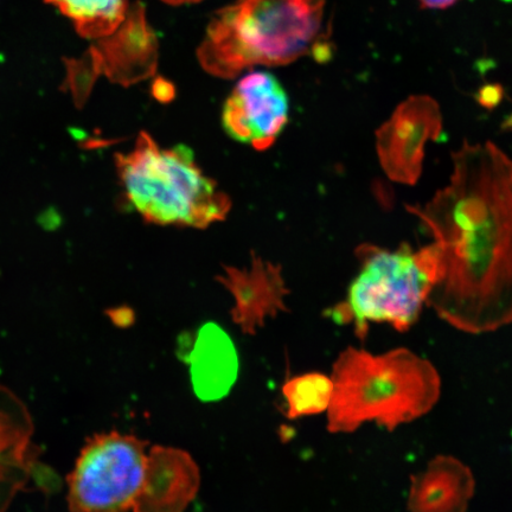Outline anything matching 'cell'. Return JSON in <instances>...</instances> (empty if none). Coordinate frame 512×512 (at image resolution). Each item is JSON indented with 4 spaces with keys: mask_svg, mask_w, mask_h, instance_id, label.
I'll return each instance as SVG.
<instances>
[{
    "mask_svg": "<svg viewBox=\"0 0 512 512\" xmlns=\"http://www.w3.org/2000/svg\"><path fill=\"white\" fill-rule=\"evenodd\" d=\"M452 166L445 188L406 208L439 253L427 305L459 331L486 334L512 323V160L494 143L465 142Z\"/></svg>",
    "mask_w": 512,
    "mask_h": 512,
    "instance_id": "1",
    "label": "cell"
},
{
    "mask_svg": "<svg viewBox=\"0 0 512 512\" xmlns=\"http://www.w3.org/2000/svg\"><path fill=\"white\" fill-rule=\"evenodd\" d=\"M325 0H236L216 11L198 48L210 75L234 79L255 66H285L306 55L330 56Z\"/></svg>",
    "mask_w": 512,
    "mask_h": 512,
    "instance_id": "2",
    "label": "cell"
},
{
    "mask_svg": "<svg viewBox=\"0 0 512 512\" xmlns=\"http://www.w3.org/2000/svg\"><path fill=\"white\" fill-rule=\"evenodd\" d=\"M328 408L331 433H351L366 422L393 431L430 413L441 394V379L426 358L408 349L373 355L341 352L332 370Z\"/></svg>",
    "mask_w": 512,
    "mask_h": 512,
    "instance_id": "3",
    "label": "cell"
},
{
    "mask_svg": "<svg viewBox=\"0 0 512 512\" xmlns=\"http://www.w3.org/2000/svg\"><path fill=\"white\" fill-rule=\"evenodd\" d=\"M115 164L126 200L147 222L207 228L226 219L232 208L188 146L162 149L149 133L140 132L133 150L115 156Z\"/></svg>",
    "mask_w": 512,
    "mask_h": 512,
    "instance_id": "4",
    "label": "cell"
},
{
    "mask_svg": "<svg viewBox=\"0 0 512 512\" xmlns=\"http://www.w3.org/2000/svg\"><path fill=\"white\" fill-rule=\"evenodd\" d=\"M357 256L360 272L331 317L339 324L354 325L360 338L367 335L369 323H386L400 332L411 329L440 277L437 247L431 243L413 251L403 245L390 251L364 245Z\"/></svg>",
    "mask_w": 512,
    "mask_h": 512,
    "instance_id": "5",
    "label": "cell"
},
{
    "mask_svg": "<svg viewBox=\"0 0 512 512\" xmlns=\"http://www.w3.org/2000/svg\"><path fill=\"white\" fill-rule=\"evenodd\" d=\"M147 443L117 431L87 439L67 477L72 512H127L144 482Z\"/></svg>",
    "mask_w": 512,
    "mask_h": 512,
    "instance_id": "6",
    "label": "cell"
},
{
    "mask_svg": "<svg viewBox=\"0 0 512 512\" xmlns=\"http://www.w3.org/2000/svg\"><path fill=\"white\" fill-rule=\"evenodd\" d=\"M441 131L443 114L438 102L428 95L409 96L376 133L383 171L396 183H418L426 146L435 142Z\"/></svg>",
    "mask_w": 512,
    "mask_h": 512,
    "instance_id": "7",
    "label": "cell"
},
{
    "mask_svg": "<svg viewBox=\"0 0 512 512\" xmlns=\"http://www.w3.org/2000/svg\"><path fill=\"white\" fill-rule=\"evenodd\" d=\"M290 101L274 75L254 72L242 78L224 102L222 125L236 142L265 151L288 123Z\"/></svg>",
    "mask_w": 512,
    "mask_h": 512,
    "instance_id": "8",
    "label": "cell"
},
{
    "mask_svg": "<svg viewBox=\"0 0 512 512\" xmlns=\"http://www.w3.org/2000/svg\"><path fill=\"white\" fill-rule=\"evenodd\" d=\"M200 486V467L188 452L153 446L147 453L144 482L132 511L184 512Z\"/></svg>",
    "mask_w": 512,
    "mask_h": 512,
    "instance_id": "9",
    "label": "cell"
},
{
    "mask_svg": "<svg viewBox=\"0 0 512 512\" xmlns=\"http://www.w3.org/2000/svg\"><path fill=\"white\" fill-rule=\"evenodd\" d=\"M96 50L93 63L99 73H105L112 82L132 86L151 78L158 63V43L149 25L145 10L137 4L128 12L125 22L113 37Z\"/></svg>",
    "mask_w": 512,
    "mask_h": 512,
    "instance_id": "10",
    "label": "cell"
},
{
    "mask_svg": "<svg viewBox=\"0 0 512 512\" xmlns=\"http://www.w3.org/2000/svg\"><path fill=\"white\" fill-rule=\"evenodd\" d=\"M220 280L235 299L232 316L243 334L254 335L267 318L285 310V284L277 268L256 259L249 270L227 268Z\"/></svg>",
    "mask_w": 512,
    "mask_h": 512,
    "instance_id": "11",
    "label": "cell"
},
{
    "mask_svg": "<svg viewBox=\"0 0 512 512\" xmlns=\"http://www.w3.org/2000/svg\"><path fill=\"white\" fill-rule=\"evenodd\" d=\"M476 491L469 466L451 456H438L412 477L409 512H466Z\"/></svg>",
    "mask_w": 512,
    "mask_h": 512,
    "instance_id": "12",
    "label": "cell"
},
{
    "mask_svg": "<svg viewBox=\"0 0 512 512\" xmlns=\"http://www.w3.org/2000/svg\"><path fill=\"white\" fill-rule=\"evenodd\" d=\"M32 425L27 409L0 387V512L28 483Z\"/></svg>",
    "mask_w": 512,
    "mask_h": 512,
    "instance_id": "13",
    "label": "cell"
},
{
    "mask_svg": "<svg viewBox=\"0 0 512 512\" xmlns=\"http://www.w3.org/2000/svg\"><path fill=\"white\" fill-rule=\"evenodd\" d=\"M192 360V380L202 399H217L227 393L236 375V356L226 334L214 324L198 335Z\"/></svg>",
    "mask_w": 512,
    "mask_h": 512,
    "instance_id": "14",
    "label": "cell"
},
{
    "mask_svg": "<svg viewBox=\"0 0 512 512\" xmlns=\"http://www.w3.org/2000/svg\"><path fill=\"white\" fill-rule=\"evenodd\" d=\"M75 25L85 38L114 34L127 17V0H47Z\"/></svg>",
    "mask_w": 512,
    "mask_h": 512,
    "instance_id": "15",
    "label": "cell"
},
{
    "mask_svg": "<svg viewBox=\"0 0 512 512\" xmlns=\"http://www.w3.org/2000/svg\"><path fill=\"white\" fill-rule=\"evenodd\" d=\"M288 418H300L328 411L332 395V380L322 374L294 377L284 387Z\"/></svg>",
    "mask_w": 512,
    "mask_h": 512,
    "instance_id": "16",
    "label": "cell"
},
{
    "mask_svg": "<svg viewBox=\"0 0 512 512\" xmlns=\"http://www.w3.org/2000/svg\"><path fill=\"white\" fill-rule=\"evenodd\" d=\"M421 8L425 9H447L453 4H456L458 0H419Z\"/></svg>",
    "mask_w": 512,
    "mask_h": 512,
    "instance_id": "17",
    "label": "cell"
},
{
    "mask_svg": "<svg viewBox=\"0 0 512 512\" xmlns=\"http://www.w3.org/2000/svg\"><path fill=\"white\" fill-rule=\"evenodd\" d=\"M499 94H501V88L499 87H488L483 88L482 93H480V96H482V102L483 104H496V98L499 99Z\"/></svg>",
    "mask_w": 512,
    "mask_h": 512,
    "instance_id": "18",
    "label": "cell"
},
{
    "mask_svg": "<svg viewBox=\"0 0 512 512\" xmlns=\"http://www.w3.org/2000/svg\"><path fill=\"white\" fill-rule=\"evenodd\" d=\"M162 2L169 4V5L179 6V5L200 3V2H202V0H162Z\"/></svg>",
    "mask_w": 512,
    "mask_h": 512,
    "instance_id": "19",
    "label": "cell"
}]
</instances>
